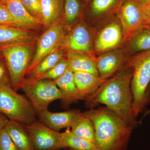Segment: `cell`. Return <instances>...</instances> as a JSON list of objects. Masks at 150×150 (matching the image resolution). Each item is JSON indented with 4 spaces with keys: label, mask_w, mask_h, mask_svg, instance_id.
Returning <instances> with one entry per match:
<instances>
[{
    "label": "cell",
    "mask_w": 150,
    "mask_h": 150,
    "mask_svg": "<svg viewBox=\"0 0 150 150\" xmlns=\"http://www.w3.org/2000/svg\"><path fill=\"white\" fill-rule=\"evenodd\" d=\"M128 54L136 55L150 50V30L144 28L128 41Z\"/></svg>",
    "instance_id": "cell-22"
},
{
    "label": "cell",
    "mask_w": 150,
    "mask_h": 150,
    "mask_svg": "<svg viewBox=\"0 0 150 150\" xmlns=\"http://www.w3.org/2000/svg\"><path fill=\"white\" fill-rule=\"evenodd\" d=\"M3 58H1V57H0V59H3Z\"/></svg>",
    "instance_id": "cell-40"
},
{
    "label": "cell",
    "mask_w": 150,
    "mask_h": 150,
    "mask_svg": "<svg viewBox=\"0 0 150 150\" xmlns=\"http://www.w3.org/2000/svg\"><path fill=\"white\" fill-rule=\"evenodd\" d=\"M82 112L79 109H72L60 112H52L48 110L37 115L39 122L54 131H59L65 128H71Z\"/></svg>",
    "instance_id": "cell-13"
},
{
    "label": "cell",
    "mask_w": 150,
    "mask_h": 150,
    "mask_svg": "<svg viewBox=\"0 0 150 150\" xmlns=\"http://www.w3.org/2000/svg\"><path fill=\"white\" fill-rule=\"evenodd\" d=\"M95 58L82 52L67 51L69 68L73 72H87L99 76L96 65Z\"/></svg>",
    "instance_id": "cell-19"
},
{
    "label": "cell",
    "mask_w": 150,
    "mask_h": 150,
    "mask_svg": "<svg viewBox=\"0 0 150 150\" xmlns=\"http://www.w3.org/2000/svg\"><path fill=\"white\" fill-rule=\"evenodd\" d=\"M63 49L60 48L49 54L41 61L36 68L28 75V80L36 79L57 64L64 57Z\"/></svg>",
    "instance_id": "cell-23"
},
{
    "label": "cell",
    "mask_w": 150,
    "mask_h": 150,
    "mask_svg": "<svg viewBox=\"0 0 150 150\" xmlns=\"http://www.w3.org/2000/svg\"><path fill=\"white\" fill-rule=\"evenodd\" d=\"M63 147L74 150H98L96 145L91 142L73 134L70 128L61 133Z\"/></svg>",
    "instance_id": "cell-21"
},
{
    "label": "cell",
    "mask_w": 150,
    "mask_h": 150,
    "mask_svg": "<svg viewBox=\"0 0 150 150\" xmlns=\"http://www.w3.org/2000/svg\"><path fill=\"white\" fill-rule=\"evenodd\" d=\"M129 59L126 50L118 48L96 57L95 61L100 76L106 80L128 64Z\"/></svg>",
    "instance_id": "cell-10"
},
{
    "label": "cell",
    "mask_w": 150,
    "mask_h": 150,
    "mask_svg": "<svg viewBox=\"0 0 150 150\" xmlns=\"http://www.w3.org/2000/svg\"><path fill=\"white\" fill-rule=\"evenodd\" d=\"M134 1L141 6L150 4V0H134Z\"/></svg>",
    "instance_id": "cell-35"
},
{
    "label": "cell",
    "mask_w": 150,
    "mask_h": 150,
    "mask_svg": "<svg viewBox=\"0 0 150 150\" xmlns=\"http://www.w3.org/2000/svg\"><path fill=\"white\" fill-rule=\"evenodd\" d=\"M123 43V31L118 19L106 25L98 33L94 41V51L103 54L119 48Z\"/></svg>",
    "instance_id": "cell-12"
},
{
    "label": "cell",
    "mask_w": 150,
    "mask_h": 150,
    "mask_svg": "<svg viewBox=\"0 0 150 150\" xmlns=\"http://www.w3.org/2000/svg\"><path fill=\"white\" fill-rule=\"evenodd\" d=\"M36 42L17 43L0 48L8 71L11 86L16 91L21 88L25 79Z\"/></svg>",
    "instance_id": "cell-3"
},
{
    "label": "cell",
    "mask_w": 150,
    "mask_h": 150,
    "mask_svg": "<svg viewBox=\"0 0 150 150\" xmlns=\"http://www.w3.org/2000/svg\"><path fill=\"white\" fill-rule=\"evenodd\" d=\"M8 120L5 115L0 112V131L5 127Z\"/></svg>",
    "instance_id": "cell-32"
},
{
    "label": "cell",
    "mask_w": 150,
    "mask_h": 150,
    "mask_svg": "<svg viewBox=\"0 0 150 150\" xmlns=\"http://www.w3.org/2000/svg\"><path fill=\"white\" fill-rule=\"evenodd\" d=\"M148 104L150 105V96L148 98L147 100V105ZM150 108L149 109H148V110H145L144 111V113H143V115H142V118L140 119L139 121V123H142V121H143V119L147 115H150Z\"/></svg>",
    "instance_id": "cell-34"
},
{
    "label": "cell",
    "mask_w": 150,
    "mask_h": 150,
    "mask_svg": "<svg viewBox=\"0 0 150 150\" xmlns=\"http://www.w3.org/2000/svg\"><path fill=\"white\" fill-rule=\"evenodd\" d=\"M116 13L122 28L123 42L144 28L146 16L142 6L134 0H125Z\"/></svg>",
    "instance_id": "cell-8"
},
{
    "label": "cell",
    "mask_w": 150,
    "mask_h": 150,
    "mask_svg": "<svg viewBox=\"0 0 150 150\" xmlns=\"http://www.w3.org/2000/svg\"><path fill=\"white\" fill-rule=\"evenodd\" d=\"M5 128L19 149L35 150L27 125L8 120Z\"/></svg>",
    "instance_id": "cell-18"
},
{
    "label": "cell",
    "mask_w": 150,
    "mask_h": 150,
    "mask_svg": "<svg viewBox=\"0 0 150 150\" xmlns=\"http://www.w3.org/2000/svg\"><path fill=\"white\" fill-rule=\"evenodd\" d=\"M43 25L47 28L59 20L62 10L60 0H40Z\"/></svg>",
    "instance_id": "cell-24"
},
{
    "label": "cell",
    "mask_w": 150,
    "mask_h": 150,
    "mask_svg": "<svg viewBox=\"0 0 150 150\" xmlns=\"http://www.w3.org/2000/svg\"><path fill=\"white\" fill-rule=\"evenodd\" d=\"M5 4L21 28L33 30L43 25L42 22L30 13L20 0H5Z\"/></svg>",
    "instance_id": "cell-15"
},
{
    "label": "cell",
    "mask_w": 150,
    "mask_h": 150,
    "mask_svg": "<svg viewBox=\"0 0 150 150\" xmlns=\"http://www.w3.org/2000/svg\"><path fill=\"white\" fill-rule=\"evenodd\" d=\"M38 35L31 30L13 25H0V48L17 43L34 42Z\"/></svg>",
    "instance_id": "cell-14"
},
{
    "label": "cell",
    "mask_w": 150,
    "mask_h": 150,
    "mask_svg": "<svg viewBox=\"0 0 150 150\" xmlns=\"http://www.w3.org/2000/svg\"><path fill=\"white\" fill-rule=\"evenodd\" d=\"M69 68V64L67 58H63L57 64L51 68V69L48 70L35 80H56L62 76L67 71Z\"/></svg>",
    "instance_id": "cell-26"
},
{
    "label": "cell",
    "mask_w": 150,
    "mask_h": 150,
    "mask_svg": "<svg viewBox=\"0 0 150 150\" xmlns=\"http://www.w3.org/2000/svg\"><path fill=\"white\" fill-rule=\"evenodd\" d=\"M21 1L30 13L43 23L40 0H21Z\"/></svg>",
    "instance_id": "cell-28"
},
{
    "label": "cell",
    "mask_w": 150,
    "mask_h": 150,
    "mask_svg": "<svg viewBox=\"0 0 150 150\" xmlns=\"http://www.w3.org/2000/svg\"><path fill=\"white\" fill-rule=\"evenodd\" d=\"M0 3L5 4V0H0Z\"/></svg>",
    "instance_id": "cell-38"
},
{
    "label": "cell",
    "mask_w": 150,
    "mask_h": 150,
    "mask_svg": "<svg viewBox=\"0 0 150 150\" xmlns=\"http://www.w3.org/2000/svg\"><path fill=\"white\" fill-rule=\"evenodd\" d=\"M3 59H0V86H11L8 71Z\"/></svg>",
    "instance_id": "cell-31"
},
{
    "label": "cell",
    "mask_w": 150,
    "mask_h": 150,
    "mask_svg": "<svg viewBox=\"0 0 150 150\" xmlns=\"http://www.w3.org/2000/svg\"><path fill=\"white\" fill-rule=\"evenodd\" d=\"M91 120L98 150H125L133 128L106 106L83 112Z\"/></svg>",
    "instance_id": "cell-2"
},
{
    "label": "cell",
    "mask_w": 150,
    "mask_h": 150,
    "mask_svg": "<svg viewBox=\"0 0 150 150\" xmlns=\"http://www.w3.org/2000/svg\"><path fill=\"white\" fill-rule=\"evenodd\" d=\"M21 88L32 103L37 115L48 110L51 103L61 100L63 97L55 81L51 80H27L25 79Z\"/></svg>",
    "instance_id": "cell-6"
},
{
    "label": "cell",
    "mask_w": 150,
    "mask_h": 150,
    "mask_svg": "<svg viewBox=\"0 0 150 150\" xmlns=\"http://www.w3.org/2000/svg\"><path fill=\"white\" fill-rule=\"evenodd\" d=\"M144 28H146L150 30V18H146Z\"/></svg>",
    "instance_id": "cell-36"
},
{
    "label": "cell",
    "mask_w": 150,
    "mask_h": 150,
    "mask_svg": "<svg viewBox=\"0 0 150 150\" xmlns=\"http://www.w3.org/2000/svg\"><path fill=\"white\" fill-rule=\"evenodd\" d=\"M76 86L81 100H86L98 89L106 79L87 72L74 73Z\"/></svg>",
    "instance_id": "cell-17"
},
{
    "label": "cell",
    "mask_w": 150,
    "mask_h": 150,
    "mask_svg": "<svg viewBox=\"0 0 150 150\" xmlns=\"http://www.w3.org/2000/svg\"><path fill=\"white\" fill-rule=\"evenodd\" d=\"M69 150H74L70 149Z\"/></svg>",
    "instance_id": "cell-41"
},
{
    "label": "cell",
    "mask_w": 150,
    "mask_h": 150,
    "mask_svg": "<svg viewBox=\"0 0 150 150\" xmlns=\"http://www.w3.org/2000/svg\"><path fill=\"white\" fill-rule=\"evenodd\" d=\"M0 57H1V58H3L2 54V53H1V51H0Z\"/></svg>",
    "instance_id": "cell-39"
},
{
    "label": "cell",
    "mask_w": 150,
    "mask_h": 150,
    "mask_svg": "<svg viewBox=\"0 0 150 150\" xmlns=\"http://www.w3.org/2000/svg\"><path fill=\"white\" fill-rule=\"evenodd\" d=\"M142 10L146 16V18H150V4L142 6Z\"/></svg>",
    "instance_id": "cell-33"
},
{
    "label": "cell",
    "mask_w": 150,
    "mask_h": 150,
    "mask_svg": "<svg viewBox=\"0 0 150 150\" xmlns=\"http://www.w3.org/2000/svg\"><path fill=\"white\" fill-rule=\"evenodd\" d=\"M132 70V111L136 118L146 106V93L150 83V50L133 55L129 61Z\"/></svg>",
    "instance_id": "cell-4"
},
{
    "label": "cell",
    "mask_w": 150,
    "mask_h": 150,
    "mask_svg": "<svg viewBox=\"0 0 150 150\" xmlns=\"http://www.w3.org/2000/svg\"><path fill=\"white\" fill-rule=\"evenodd\" d=\"M132 68L129 62L86 100V106L92 108L98 104H104L134 129L139 123L132 111Z\"/></svg>",
    "instance_id": "cell-1"
},
{
    "label": "cell",
    "mask_w": 150,
    "mask_h": 150,
    "mask_svg": "<svg viewBox=\"0 0 150 150\" xmlns=\"http://www.w3.org/2000/svg\"><path fill=\"white\" fill-rule=\"evenodd\" d=\"M0 150H20L8 133L5 127L0 131Z\"/></svg>",
    "instance_id": "cell-30"
},
{
    "label": "cell",
    "mask_w": 150,
    "mask_h": 150,
    "mask_svg": "<svg viewBox=\"0 0 150 150\" xmlns=\"http://www.w3.org/2000/svg\"><path fill=\"white\" fill-rule=\"evenodd\" d=\"M150 96V83L149 84V86H148V87L146 91V105H147V100L148 98H149V97Z\"/></svg>",
    "instance_id": "cell-37"
},
{
    "label": "cell",
    "mask_w": 150,
    "mask_h": 150,
    "mask_svg": "<svg viewBox=\"0 0 150 150\" xmlns=\"http://www.w3.org/2000/svg\"><path fill=\"white\" fill-rule=\"evenodd\" d=\"M0 25H13L21 27L11 14L6 5L2 3H0Z\"/></svg>",
    "instance_id": "cell-29"
},
{
    "label": "cell",
    "mask_w": 150,
    "mask_h": 150,
    "mask_svg": "<svg viewBox=\"0 0 150 150\" xmlns=\"http://www.w3.org/2000/svg\"><path fill=\"white\" fill-rule=\"evenodd\" d=\"M80 11L81 4L79 0H65V18L68 24H72L76 20Z\"/></svg>",
    "instance_id": "cell-27"
},
{
    "label": "cell",
    "mask_w": 150,
    "mask_h": 150,
    "mask_svg": "<svg viewBox=\"0 0 150 150\" xmlns=\"http://www.w3.org/2000/svg\"><path fill=\"white\" fill-rule=\"evenodd\" d=\"M65 36L63 24L60 19L48 28L38 38L36 50L26 75L28 76L46 56L60 48Z\"/></svg>",
    "instance_id": "cell-7"
},
{
    "label": "cell",
    "mask_w": 150,
    "mask_h": 150,
    "mask_svg": "<svg viewBox=\"0 0 150 150\" xmlns=\"http://www.w3.org/2000/svg\"><path fill=\"white\" fill-rule=\"evenodd\" d=\"M61 46L67 51L82 52L93 58L96 57L91 32L83 23L77 25L67 36H65Z\"/></svg>",
    "instance_id": "cell-11"
},
{
    "label": "cell",
    "mask_w": 150,
    "mask_h": 150,
    "mask_svg": "<svg viewBox=\"0 0 150 150\" xmlns=\"http://www.w3.org/2000/svg\"><path fill=\"white\" fill-rule=\"evenodd\" d=\"M71 129L73 134L95 144V134L93 124L90 119L84 115L83 112Z\"/></svg>",
    "instance_id": "cell-25"
},
{
    "label": "cell",
    "mask_w": 150,
    "mask_h": 150,
    "mask_svg": "<svg viewBox=\"0 0 150 150\" xmlns=\"http://www.w3.org/2000/svg\"><path fill=\"white\" fill-rule=\"evenodd\" d=\"M54 81L62 92L61 103L64 108L67 109L72 103L81 100L75 83L74 73L69 68L62 76Z\"/></svg>",
    "instance_id": "cell-16"
},
{
    "label": "cell",
    "mask_w": 150,
    "mask_h": 150,
    "mask_svg": "<svg viewBox=\"0 0 150 150\" xmlns=\"http://www.w3.org/2000/svg\"><path fill=\"white\" fill-rule=\"evenodd\" d=\"M20 1H21V0H20Z\"/></svg>",
    "instance_id": "cell-42"
},
{
    "label": "cell",
    "mask_w": 150,
    "mask_h": 150,
    "mask_svg": "<svg viewBox=\"0 0 150 150\" xmlns=\"http://www.w3.org/2000/svg\"><path fill=\"white\" fill-rule=\"evenodd\" d=\"M0 112L9 120L26 125L37 121V113L30 100L11 86H0Z\"/></svg>",
    "instance_id": "cell-5"
},
{
    "label": "cell",
    "mask_w": 150,
    "mask_h": 150,
    "mask_svg": "<svg viewBox=\"0 0 150 150\" xmlns=\"http://www.w3.org/2000/svg\"><path fill=\"white\" fill-rule=\"evenodd\" d=\"M125 0H92L90 13L93 18H100L116 13Z\"/></svg>",
    "instance_id": "cell-20"
},
{
    "label": "cell",
    "mask_w": 150,
    "mask_h": 150,
    "mask_svg": "<svg viewBox=\"0 0 150 150\" xmlns=\"http://www.w3.org/2000/svg\"><path fill=\"white\" fill-rule=\"evenodd\" d=\"M35 150H60L64 149L61 133L37 121L27 125Z\"/></svg>",
    "instance_id": "cell-9"
}]
</instances>
